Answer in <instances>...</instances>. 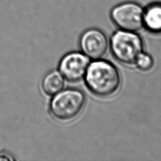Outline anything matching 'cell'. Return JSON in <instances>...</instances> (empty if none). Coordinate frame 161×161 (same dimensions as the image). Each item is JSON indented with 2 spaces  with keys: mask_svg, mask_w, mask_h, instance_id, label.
Segmentation results:
<instances>
[{
  "mask_svg": "<svg viewBox=\"0 0 161 161\" xmlns=\"http://www.w3.org/2000/svg\"><path fill=\"white\" fill-rule=\"evenodd\" d=\"M64 85V77L61 73L57 70H52L45 75L41 86L45 94L54 96L63 89Z\"/></svg>",
  "mask_w": 161,
  "mask_h": 161,
  "instance_id": "8",
  "label": "cell"
},
{
  "mask_svg": "<svg viewBox=\"0 0 161 161\" xmlns=\"http://www.w3.org/2000/svg\"><path fill=\"white\" fill-rule=\"evenodd\" d=\"M79 43L81 52L92 60L103 57L108 48V40L106 34L96 28H88L83 31Z\"/></svg>",
  "mask_w": 161,
  "mask_h": 161,
  "instance_id": "5",
  "label": "cell"
},
{
  "mask_svg": "<svg viewBox=\"0 0 161 161\" xmlns=\"http://www.w3.org/2000/svg\"><path fill=\"white\" fill-rule=\"evenodd\" d=\"M135 64L140 70L142 71H148L153 67V60L149 54L142 52L137 57Z\"/></svg>",
  "mask_w": 161,
  "mask_h": 161,
  "instance_id": "9",
  "label": "cell"
},
{
  "mask_svg": "<svg viewBox=\"0 0 161 161\" xmlns=\"http://www.w3.org/2000/svg\"><path fill=\"white\" fill-rule=\"evenodd\" d=\"M110 18L120 30L137 31L143 27V8L135 1H125L114 6Z\"/></svg>",
  "mask_w": 161,
  "mask_h": 161,
  "instance_id": "4",
  "label": "cell"
},
{
  "mask_svg": "<svg viewBox=\"0 0 161 161\" xmlns=\"http://www.w3.org/2000/svg\"><path fill=\"white\" fill-rule=\"evenodd\" d=\"M110 48L113 56L123 64H133L143 52L140 36L135 31L119 29L111 37Z\"/></svg>",
  "mask_w": 161,
  "mask_h": 161,
  "instance_id": "3",
  "label": "cell"
},
{
  "mask_svg": "<svg viewBox=\"0 0 161 161\" xmlns=\"http://www.w3.org/2000/svg\"><path fill=\"white\" fill-rule=\"evenodd\" d=\"M84 78L88 89L100 97L113 94L121 84L118 69L110 62L104 60H94L90 63Z\"/></svg>",
  "mask_w": 161,
  "mask_h": 161,
  "instance_id": "1",
  "label": "cell"
},
{
  "mask_svg": "<svg viewBox=\"0 0 161 161\" xmlns=\"http://www.w3.org/2000/svg\"><path fill=\"white\" fill-rule=\"evenodd\" d=\"M143 27L152 33H161V2L154 1L143 8Z\"/></svg>",
  "mask_w": 161,
  "mask_h": 161,
  "instance_id": "7",
  "label": "cell"
},
{
  "mask_svg": "<svg viewBox=\"0 0 161 161\" xmlns=\"http://www.w3.org/2000/svg\"><path fill=\"white\" fill-rule=\"evenodd\" d=\"M86 103V96L80 89L67 88L53 96L49 105L52 116L56 119L67 121L76 118Z\"/></svg>",
  "mask_w": 161,
  "mask_h": 161,
  "instance_id": "2",
  "label": "cell"
},
{
  "mask_svg": "<svg viewBox=\"0 0 161 161\" xmlns=\"http://www.w3.org/2000/svg\"><path fill=\"white\" fill-rule=\"evenodd\" d=\"M89 58L82 52H69L61 58L58 69L64 79L70 82H78L84 77L90 64Z\"/></svg>",
  "mask_w": 161,
  "mask_h": 161,
  "instance_id": "6",
  "label": "cell"
}]
</instances>
